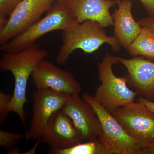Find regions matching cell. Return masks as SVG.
I'll use <instances>...</instances> for the list:
<instances>
[{
	"instance_id": "1",
	"label": "cell",
	"mask_w": 154,
	"mask_h": 154,
	"mask_svg": "<svg viewBox=\"0 0 154 154\" xmlns=\"http://www.w3.org/2000/svg\"><path fill=\"white\" fill-rule=\"evenodd\" d=\"M48 55L39 45H32L18 52H5L0 59V69L10 71L14 75L15 87L11 103V112L19 116L24 125L26 124L24 105L27 102L26 91L29 78L36 66Z\"/></svg>"
},
{
	"instance_id": "2",
	"label": "cell",
	"mask_w": 154,
	"mask_h": 154,
	"mask_svg": "<svg viewBox=\"0 0 154 154\" xmlns=\"http://www.w3.org/2000/svg\"><path fill=\"white\" fill-rule=\"evenodd\" d=\"M98 22L87 20L62 30V44L56 61L64 65L72 53L77 49L93 53L105 43L109 45L113 52L120 51L121 45L115 36H107Z\"/></svg>"
},
{
	"instance_id": "3",
	"label": "cell",
	"mask_w": 154,
	"mask_h": 154,
	"mask_svg": "<svg viewBox=\"0 0 154 154\" xmlns=\"http://www.w3.org/2000/svg\"><path fill=\"white\" fill-rule=\"evenodd\" d=\"M117 57L107 54L98 65L101 85L96 89L94 98L105 110L110 113L122 106L134 102L137 95L128 87L126 76H117L113 72Z\"/></svg>"
},
{
	"instance_id": "4",
	"label": "cell",
	"mask_w": 154,
	"mask_h": 154,
	"mask_svg": "<svg viewBox=\"0 0 154 154\" xmlns=\"http://www.w3.org/2000/svg\"><path fill=\"white\" fill-rule=\"evenodd\" d=\"M78 23L69 9L58 1L43 18L7 43L1 45L0 50L6 53L18 52L35 44L45 34L54 30L62 31Z\"/></svg>"
},
{
	"instance_id": "5",
	"label": "cell",
	"mask_w": 154,
	"mask_h": 154,
	"mask_svg": "<svg viewBox=\"0 0 154 154\" xmlns=\"http://www.w3.org/2000/svg\"><path fill=\"white\" fill-rule=\"evenodd\" d=\"M82 98L94 108L99 117L102 132L98 137L109 154H142V149L137 142L129 136L110 112L102 107L88 93Z\"/></svg>"
},
{
	"instance_id": "6",
	"label": "cell",
	"mask_w": 154,
	"mask_h": 154,
	"mask_svg": "<svg viewBox=\"0 0 154 154\" xmlns=\"http://www.w3.org/2000/svg\"><path fill=\"white\" fill-rule=\"evenodd\" d=\"M142 149L154 142V113L140 102H133L111 113Z\"/></svg>"
},
{
	"instance_id": "7",
	"label": "cell",
	"mask_w": 154,
	"mask_h": 154,
	"mask_svg": "<svg viewBox=\"0 0 154 154\" xmlns=\"http://www.w3.org/2000/svg\"><path fill=\"white\" fill-rule=\"evenodd\" d=\"M70 95L50 89H37L34 91L33 115L30 127L25 134L26 140L40 139L51 116L61 109Z\"/></svg>"
},
{
	"instance_id": "8",
	"label": "cell",
	"mask_w": 154,
	"mask_h": 154,
	"mask_svg": "<svg viewBox=\"0 0 154 154\" xmlns=\"http://www.w3.org/2000/svg\"><path fill=\"white\" fill-rule=\"evenodd\" d=\"M53 0H23L9 16L8 22L0 30V45L5 44L24 32L41 19L51 8Z\"/></svg>"
},
{
	"instance_id": "9",
	"label": "cell",
	"mask_w": 154,
	"mask_h": 154,
	"mask_svg": "<svg viewBox=\"0 0 154 154\" xmlns=\"http://www.w3.org/2000/svg\"><path fill=\"white\" fill-rule=\"evenodd\" d=\"M61 109L71 119L83 140H94L102 134L101 122L96 112L79 94L71 95Z\"/></svg>"
},
{
	"instance_id": "10",
	"label": "cell",
	"mask_w": 154,
	"mask_h": 154,
	"mask_svg": "<svg viewBox=\"0 0 154 154\" xmlns=\"http://www.w3.org/2000/svg\"><path fill=\"white\" fill-rule=\"evenodd\" d=\"M40 140L50 148L48 152L69 148L83 140L71 119L61 109L51 116Z\"/></svg>"
},
{
	"instance_id": "11",
	"label": "cell",
	"mask_w": 154,
	"mask_h": 154,
	"mask_svg": "<svg viewBox=\"0 0 154 154\" xmlns=\"http://www.w3.org/2000/svg\"><path fill=\"white\" fill-rule=\"evenodd\" d=\"M31 77L37 89H50L69 95L79 94L82 91L81 85L72 73L45 60L38 63Z\"/></svg>"
},
{
	"instance_id": "12",
	"label": "cell",
	"mask_w": 154,
	"mask_h": 154,
	"mask_svg": "<svg viewBox=\"0 0 154 154\" xmlns=\"http://www.w3.org/2000/svg\"><path fill=\"white\" fill-rule=\"evenodd\" d=\"M117 59L127 71L128 85L134 89L140 97L154 101V63L139 57Z\"/></svg>"
},
{
	"instance_id": "13",
	"label": "cell",
	"mask_w": 154,
	"mask_h": 154,
	"mask_svg": "<svg viewBox=\"0 0 154 154\" xmlns=\"http://www.w3.org/2000/svg\"><path fill=\"white\" fill-rule=\"evenodd\" d=\"M71 11L79 23L91 20L105 28L114 26L110 9L118 0H59Z\"/></svg>"
},
{
	"instance_id": "14",
	"label": "cell",
	"mask_w": 154,
	"mask_h": 154,
	"mask_svg": "<svg viewBox=\"0 0 154 154\" xmlns=\"http://www.w3.org/2000/svg\"><path fill=\"white\" fill-rule=\"evenodd\" d=\"M118 8L113 14L114 36L125 48L134 41L142 30V26L135 20L130 0H118Z\"/></svg>"
},
{
	"instance_id": "15",
	"label": "cell",
	"mask_w": 154,
	"mask_h": 154,
	"mask_svg": "<svg viewBox=\"0 0 154 154\" xmlns=\"http://www.w3.org/2000/svg\"><path fill=\"white\" fill-rule=\"evenodd\" d=\"M126 49L132 56H143L154 60V29L142 26L140 33Z\"/></svg>"
},
{
	"instance_id": "16",
	"label": "cell",
	"mask_w": 154,
	"mask_h": 154,
	"mask_svg": "<svg viewBox=\"0 0 154 154\" xmlns=\"http://www.w3.org/2000/svg\"><path fill=\"white\" fill-rule=\"evenodd\" d=\"M53 154H109L107 149L99 138L88 141L85 143L76 145L62 150L48 152Z\"/></svg>"
},
{
	"instance_id": "17",
	"label": "cell",
	"mask_w": 154,
	"mask_h": 154,
	"mask_svg": "<svg viewBox=\"0 0 154 154\" xmlns=\"http://www.w3.org/2000/svg\"><path fill=\"white\" fill-rule=\"evenodd\" d=\"M25 137V135L14 133L7 131L0 130V146L8 150L14 148V146Z\"/></svg>"
},
{
	"instance_id": "18",
	"label": "cell",
	"mask_w": 154,
	"mask_h": 154,
	"mask_svg": "<svg viewBox=\"0 0 154 154\" xmlns=\"http://www.w3.org/2000/svg\"><path fill=\"white\" fill-rule=\"evenodd\" d=\"M12 95L0 92V125L2 126L11 112V103Z\"/></svg>"
},
{
	"instance_id": "19",
	"label": "cell",
	"mask_w": 154,
	"mask_h": 154,
	"mask_svg": "<svg viewBox=\"0 0 154 154\" xmlns=\"http://www.w3.org/2000/svg\"><path fill=\"white\" fill-rule=\"evenodd\" d=\"M23 0H0V15L10 16Z\"/></svg>"
},
{
	"instance_id": "20",
	"label": "cell",
	"mask_w": 154,
	"mask_h": 154,
	"mask_svg": "<svg viewBox=\"0 0 154 154\" xmlns=\"http://www.w3.org/2000/svg\"><path fill=\"white\" fill-rule=\"evenodd\" d=\"M149 17H154V0H140Z\"/></svg>"
},
{
	"instance_id": "21",
	"label": "cell",
	"mask_w": 154,
	"mask_h": 154,
	"mask_svg": "<svg viewBox=\"0 0 154 154\" xmlns=\"http://www.w3.org/2000/svg\"><path fill=\"white\" fill-rule=\"evenodd\" d=\"M140 25L142 26H147L154 29V17H149L142 18L138 21Z\"/></svg>"
},
{
	"instance_id": "22",
	"label": "cell",
	"mask_w": 154,
	"mask_h": 154,
	"mask_svg": "<svg viewBox=\"0 0 154 154\" xmlns=\"http://www.w3.org/2000/svg\"><path fill=\"white\" fill-rule=\"evenodd\" d=\"M137 100L138 102L144 105L148 109L154 113V101H149L141 97H139Z\"/></svg>"
},
{
	"instance_id": "23",
	"label": "cell",
	"mask_w": 154,
	"mask_h": 154,
	"mask_svg": "<svg viewBox=\"0 0 154 154\" xmlns=\"http://www.w3.org/2000/svg\"><path fill=\"white\" fill-rule=\"evenodd\" d=\"M142 154H154V142L150 146L142 149Z\"/></svg>"
},
{
	"instance_id": "24",
	"label": "cell",
	"mask_w": 154,
	"mask_h": 154,
	"mask_svg": "<svg viewBox=\"0 0 154 154\" xmlns=\"http://www.w3.org/2000/svg\"><path fill=\"white\" fill-rule=\"evenodd\" d=\"M7 17L5 15H0V30L3 29L7 24L8 19Z\"/></svg>"
},
{
	"instance_id": "25",
	"label": "cell",
	"mask_w": 154,
	"mask_h": 154,
	"mask_svg": "<svg viewBox=\"0 0 154 154\" xmlns=\"http://www.w3.org/2000/svg\"><path fill=\"white\" fill-rule=\"evenodd\" d=\"M8 154H19L20 152V150L18 148H12L8 150Z\"/></svg>"
}]
</instances>
